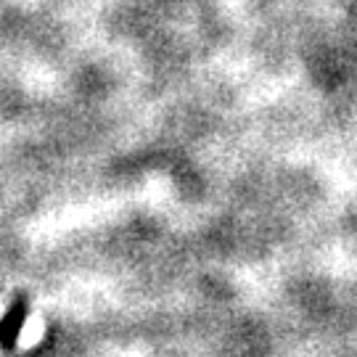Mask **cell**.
Wrapping results in <instances>:
<instances>
[{"label": "cell", "instance_id": "1", "mask_svg": "<svg viewBox=\"0 0 357 357\" xmlns=\"http://www.w3.org/2000/svg\"><path fill=\"white\" fill-rule=\"evenodd\" d=\"M26 312H29V302H26L24 294H19L11 302L8 312L0 320V347L3 349H13L19 336H22V328H24Z\"/></svg>", "mask_w": 357, "mask_h": 357}]
</instances>
